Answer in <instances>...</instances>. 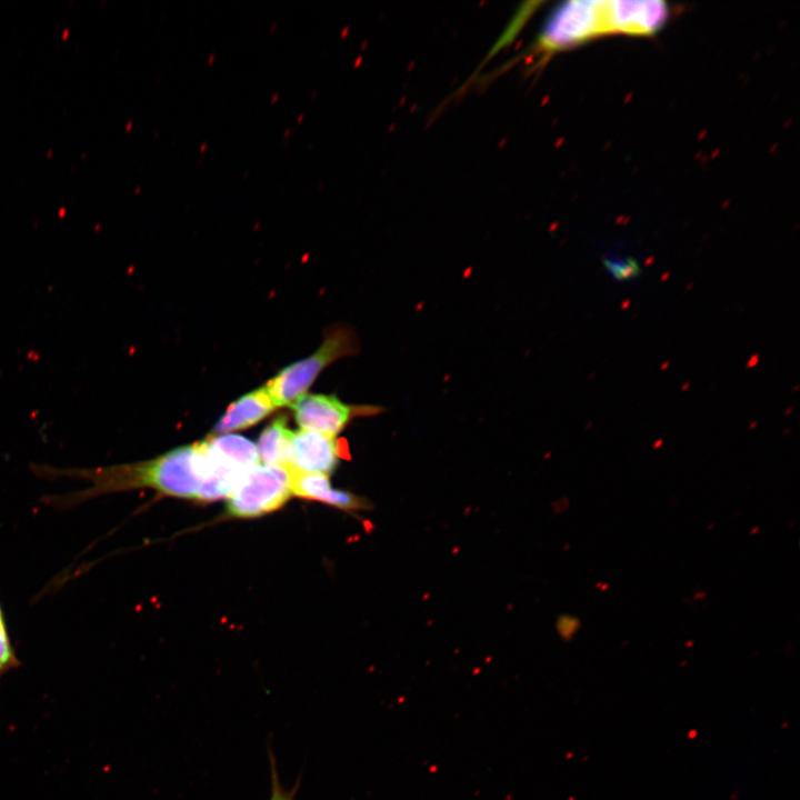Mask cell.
I'll use <instances>...</instances> for the list:
<instances>
[{"mask_svg": "<svg viewBox=\"0 0 800 800\" xmlns=\"http://www.w3.org/2000/svg\"><path fill=\"white\" fill-rule=\"evenodd\" d=\"M291 493L297 497L318 500L344 510L361 509L364 501L350 492L336 490L330 486L329 477L321 473L290 470Z\"/></svg>", "mask_w": 800, "mask_h": 800, "instance_id": "ba28073f", "label": "cell"}, {"mask_svg": "<svg viewBox=\"0 0 800 800\" xmlns=\"http://www.w3.org/2000/svg\"><path fill=\"white\" fill-rule=\"evenodd\" d=\"M20 666L21 662L12 646L4 613L0 604V679L7 672L17 669Z\"/></svg>", "mask_w": 800, "mask_h": 800, "instance_id": "7c38bea8", "label": "cell"}, {"mask_svg": "<svg viewBox=\"0 0 800 800\" xmlns=\"http://www.w3.org/2000/svg\"><path fill=\"white\" fill-rule=\"evenodd\" d=\"M359 341L352 329L336 324L327 330L319 349L311 356L282 369L263 388L273 406H291L306 394L320 372L336 360L354 356Z\"/></svg>", "mask_w": 800, "mask_h": 800, "instance_id": "3957f363", "label": "cell"}, {"mask_svg": "<svg viewBox=\"0 0 800 800\" xmlns=\"http://www.w3.org/2000/svg\"><path fill=\"white\" fill-rule=\"evenodd\" d=\"M31 470L43 479L68 478L90 483L83 490L43 499L52 508L66 510L106 494L146 488L166 496L197 499L204 478V459L200 444L194 443L133 463L70 469L32 464Z\"/></svg>", "mask_w": 800, "mask_h": 800, "instance_id": "6da1fadb", "label": "cell"}, {"mask_svg": "<svg viewBox=\"0 0 800 800\" xmlns=\"http://www.w3.org/2000/svg\"><path fill=\"white\" fill-rule=\"evenodd\" d=\"M291 408L302 430L330 437H336L356 417L374 416L382 411L381 407L347 404L333 394L310 393L298 398Z\"/></svg>", "mask_w": 800, "mask_h": 800, "instance_id": "5b68a950", "label": "cell"}, {"mask_svg": "<svg viewBox=\"0 0 800 800\" xmlns=\"http://www.w3.org/2000/svg\"><path fill=\"white\" fill-rule=\"evenodd\" d=\"M293 431L287 426V418L280 416L272 420L260 433L258 454L268 467L293 468Z\"/></svg>", "mask_w": 800, "mask_h": 800, "instance_id": "30bf717a", "label": "cell"}, {"mask_svg": "<svg viewBox=\"0 0 800 800\" xmlns=\"http://www.w3.org/2000/svg\"><path fill=\"white\" fill-rule=\"evenodd\" d=\"M274 406L262 387L231 403L213 427L214 433L249 428L274 410Z\"/></svg>", "mask_w": 800, "mask_h": 800, "instance_id": "9c48e42d", "label": "cell"}, {"mask_svg": "<svg viewBox=\"0 0 800 800\" xmlns=\"http://www.w3.org/2000/svg\"><path fill=\"white\" fill-rule=\"evenodd\" d=\"M654 23L648 1H566L550 11L522 58L532 68L541 67L553 54L599 36H649Z\"/></svg>", "mask_w": 800, "mask_h": 800, "instance_id": "7a4b0ae2", "label": "cell"}, {"mask_svg": "<svg viewBox=\"0 0 800 800\" xmlns=\"http://www.w3.org/2000/svg\"><path fill=\"white\" fill-rule=\"evenodd\" d=\"M271 800H290L288 794L282 791V789L279 786V781L277 780V776L273 773V782H272V794Z\"/></svg>", "mask_w": 800, "mask_h": 800, "instance_id": "4fadbf2b", "label": "cell"}, {"mask_svg": "<svg viewBox=\"0 0 800 800\" xmlns=\"http://www.w3.org/2000/svg\"><path fill=\"white\" fill-rule=\"evenodd\" d=\"M291 469L258 464L248 470L228 497V512L251 518L280 508L292 494Z\"/></svg>", "mask_w": 800, "mask_h": 800, "instance_id": "277c9868", "label": "cell"}, {"mask_svg": "<svg viewBox=\"0 0 800 800\" xmlns=\"http://www.w3.org/2000/svg\"><path fill=\"white\" fill-rule=\"evenodd\" d=\"M200 443L212 463L230 471L246 472L260 461L256 444L242 436H210Z\"/></svg>", "mask_w": 800, "mask_h": 800, "instance_id": "52a82bcc", "label": "cell"}, {"mask_svg": "<svg viewBox=\"0 0 800 800\" xmlns=\"http://www.w3.org/2000/svg\"><path fill=\"white\" fill-rule=\"evenodd\" d=\"M293 468L302 472L329 474L339 463L336 437L299 430L292 434Z\"/></svg>", "mask_w": 800, "mask_h": 800, "instance_id": "8992f818", "label": "cell"}, {"mask_svg": "<svg viewBox=\"0 0 800 800\" xmlns=\"http://www.w3.org/2000/svg\"><path fill=\"white\" fill-rule=\"evenodd\" d=\"M603 267L616 282H631L641 273L639 262L630 257L607 256L603 259Z\"/></svg>", "mask_w": 800, "mask_h": 800, "instance_id": "8fae6325", "label": "cell"}]
</instances>
